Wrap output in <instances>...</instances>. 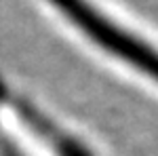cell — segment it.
Returning a JSON list of instances; mask_svg holds the SVG:
<instances>
[{"mask_svg":"<svg viewBox=\"0 0 158 156\" xmlns=\"http://www.w3.org/2000/svg\"><path fill=\"white\" fill-rule=\"evenodd\" d=\"M55 9L70 19L76 30L91 38L97 47L108 51L116 59L129 63L131 68L143 72L158 82V51L143 42L139 36H133L122 25H116L110 17L95 9L91 0H49Z\"/></svg>","mask_w":158,"mask_h":156,"instance_id":"6da1fadb","label":"cell"}]
</instances>
